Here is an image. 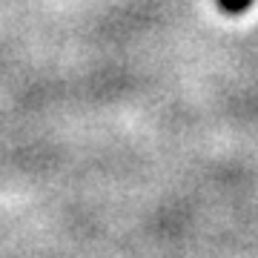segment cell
<instances>
[{
  "label": "cell",
  "mask_w": 258,
  "mask_h": 258,
  "mask_svg": "<svg viewBox=\"0 0 258 258\" xmlns=\"http://www.w3.org/2000/svg\"><path fill=\"white\" fill-rule=\"evenodd\" d=\"M249 3H252V0H218V6H221L227 15H241V12H247Z\"/></svg>",
  "instance_id": "cell-1"
}]
</instances>
